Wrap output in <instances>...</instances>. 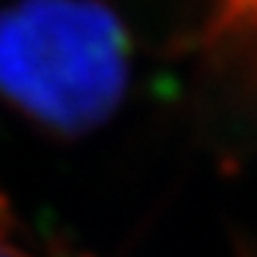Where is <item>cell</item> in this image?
Wrapping results in <instances>:
<instances>
[{
    "label": "cell",
    "instance_id": "6da1fadb",
    "mask_svg": "<svg viewBox=\"0 0 257 257\" xmlns=\"http://www.w3.org/2000/svg\"><path fill=\"white\" fill-rule=\"evenodd\" d=\"M128 36L99 0H20L0 11V99L58 134H82L118 109Z\"/></svg>",
    "mask_w": 257,
    "mask_h": 257
},
{
    "label": "cell",
    "instance_id": "7a4b0ae2",
    "mask_svg": "<svg viewBox=\"0 0 257 257\" xmlns=\"http://www.w3.org/2000/svg\"><path fill=\"white\" fill-rule=\"evenodd\" d=\"M200 44L216 52H238L257 77V0H213Z\"/></svg>",
    "mask_w": 257,
    "mask_h": 257
},
{
    "label": "cell",
    "instance_id": "3957f363",
    "mask_svg": "<svg viewBox=\"0 0 257 257\" xmlns=\"http://www.w3.org/2000/svg\"><path fill=\"white\" fill-rule=\"evenodd\" d=\"M0 257H69V254H60V252L47 254L30 238L22 235L20 222L14 219V211L0 194Z\"/></svg>",
    "mask_w": 257,
    "mask_h": 257
}]
</instances>
